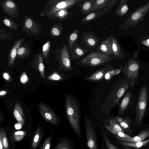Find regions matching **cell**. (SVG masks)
<instances>
[{"instance_id": "obj_1", "label": "cell", "mask_w": 149, "mask_h": 149, "mask_svg": "<svg viewBox=\"0 0 149 149\" xmlns=\"http://www.w3.org/2000/svg\"><path fill=\"white\" fill-rule=\"evenodd\" d=\"M66 114L70 125L77 134L81 138L79 125V109L75 100L72 97L67 95L65 98Z\"/></svg>"}, {"instance_id": "obj_2", "label": "cell", "mask_w": 149, "mask_h": 149, "mask_svg": "<svg viewBox=\"0 0 149 149\" xmlns=\"http://www.w3.org/2000/svg\"><path fill=\"white\" fill-rule=\"evenodd\" d=\"M130 86V81L127 78L123 77L119 80L112 88L110 93L106 99V101L105 102H108L111 108L116 107Z\"/></svg>"}, {"instance_id": "obj_3", "label": "cell", "mask_w": 149, "mask_h": 149, "mask_svg": "<svg viewBox=\"0 0 149 149\" xmlns=\"http://www.w3.org/2000/svg\"><path fill=\"white\" fill-rule=\"evenodd\" d=\"M80 1L79 0H50L47 2L40 13L41 17L48 18L60 10L69 9Z\"/></svg>"}, {"instance_id": "obj_4", "label": "cell", "mask_w": 149, "mask_h": 149, "mask_svg": "<svg viewBox=\"0 0 149 149\" xmlns=\"http://www.w3.org/2000/svg\"><path fill=\"white\" fill-rule=\"evenodd\" d=\"M149 12V1L135 10L125 20L119 29L126 31L136 26L142 21L145 15Z\"/></svg>"}, {"instance_id": "obj_5", "label": "cell", "mask_w": 149, "mask_h": 149, "mask_svg": "<svg viewBox=\"0 0 149 149\" xmlns=\"http://www.w3.org/2000/svg\"><path fill=\"white\" fill-rule=\"evenodd\" d=\"M113 59V58L109 55L101 52H94L89 53L77 64L90 67H95L106 64Z\"/></svg>"}, {"instance_id": "obj_6", "label": "cell", "mask_w": 149, "mask_h": 149, "mask_svg": "<svg viewBox=\"0 0 149 149\" xmlns=\"http://www.w3.org/2000/svg\"><path fill=\"white\" fill-rule=\"evenodd\" d=\"M148 99V91L146 85L141 88L137 103L135 117V124L139 126L141 123L146 108Z\"/></svg>"}, {"instance_id": "obj_7", "label": "cell", "mask_w": 149, "mask_h": 149, "mask_svg": "<svg viewBox=\"0 0 149 149\" xmlns=\"http://www.w3.org/2000/svg\"><path fill=\"white\" fill-rule=\"evenodd\" d=\"M56 58L62 70L68 71L72 70L67 45L63 41L60 47L58 46L55 50Z\"/></svg>"}, {"instance_id": "obj_8", "label": "cell", "mask_w": 149, "mask_h": 149, "mask_svg": "<svg viewBox=\"0 0 149 149\" xmlns=\"http://www.w3.org/2000/svg\"><path fill=\"white\" fill-rule=\"evenodd\" d=\"M140 68L139 62L134 58L130 59L123 68V73L129 80L131 88L134 86L137 79Z\"/></svg>"}, {"instance_id": "obj_9", "label": "cell", "mask_w": 149, "mask_h": 149, "mask_svg": "<svg viewBox=\"0 0 149 149\" xmlns=\"http://www.w3.org/2000/svg\"><path fill=\"white\" fill-rule=\"evenodd\" d=\"M22 31L28 36H38L42 35L43 30L41 25L29 15H26L22 27Z\"/></svg>"}, {"instance_id": "obj_10", "label": "cell", "mask_w": 149, "mask_h": 149, "mask_svg": "<svg viewBox=\"0 0 149 149\" xmlns=\"http://www.w3.org/2000/svg\"><path fill=\"white\" fill-rule=\"evenodd\" d=\"M2 11L8 16L14 19H18L19 16L17 5L12 0H3L0 2Z\"/></svg>"}, {"instance_id": "obj_11", "label": "cell", "mask_w": 149, "mask_h": 149, "mask_svg": "<svg viewBox=\"0 0 149 149\" xmlns=\"http://www.w3.org/2000/svg\"><path fill=\"white\" fill-rule=\"evenodd\" d=\"M85 125L87 145L89 149H97L96 136L91 123L86 116L85 118Z\"/></svg>"}, {"instance_id": "obj_12", "label": "cell", "mask_w": 149, "mask_h": 149, "mask_svg": "<svg viewBox=\"0 0 149 149\" xmlns=\"http://www.w3.org/2000/svg\"><path fill=\"white\" fill-rule=\"evenodd\" d=\"M37 107L40 114L46 121L55 125H57V118L49 107L42 102L39 103Z\"/></svg>"}, {"instance_id": "obj_13", "label": "cell", "mask_w": 149, "mask_h": 149, "mask_svg": "<svg viewBox=\"0 0 149 149\" xmlns=\"http://www.w3.org/2000/svg\"><path fill=\"white\" fill-rule=\"evenodd\" d=\"M113 6H111L93 11L83 18L81 20V22L83 23H86L95 20L109 12Z\"/></svg>"}, {"instance_id": "obj_14", "label": "cell", "mask_w": 149, "mask_h": 149, "mask_svg": "<svg viewBox=\"0 0 149 149\" xmlns=\"http://www.w3.org/2000/svg\"><path fill=\"white\" fill-rule=\"evenodd\" d=\"M32 67L36 70L40 74L41 77L45 79V69L42 56L41 53L37 54L32 63Z\"/></svg>"}, {"instance_id": "obj_15", "label": "cell", "mask_w": 149, "mask_h": 149, "mask_svg": "<svg viewBox=\"0 0 149 149\" xmlns=\"http://www.w3.org/2000/svg\"><path fill=\"white\" fill-rule=\"evenodd\" d=\"M25 39L19 38L14 43L10 51L8 57V64L10 67L12 66L15 59L16 57L17 52L22 43Z\"/></svg>"}, {"instance_id": "obj_16", "label": "cell", "mask_w": 149, "mask_h": 149, "mask_svg": "<svg viewBox=\"0 0 149 149\" xmlns=\"http://www.w3.org/2000/svg\"><path fill=\"white\" fill-rule=\"evenodd\" d=\"M82 40L84 45L90 48L95 47L97 45L99 38L97 37L92 32L87 31L81 36Z\"/></svg>"}, {"instance_id": "obj_17", "label": "cell", "mask_w": 149, "mask_h": 149, "mask_svg": "<svg viewBox=\"0 0 149 149\" xmlns=\"http://www.w3.org/2000/svg\"><path fill=\"white\" fill-rule=\"evenodd\" d=\"M113 67L111 65L105 66L103 68L95 72L90 76L85 77V79L88 81H97L101 80L104 78L107 72L109 70L112 69Z\"/></svg>"}, {"instance_id": "obj_18", "label": "cell", "mask_w": 149, "mask_h": 149, "mask_svg": "<svg viewBox=\"0 0 149 149\" xmlns=\"http://www.w3.org/2000/svg\"><path fill=\"white\" fill-rule=\"evenodd\" d=\"M117 0H95L89 12L114 6L117 3Z\"/></svg>"}, {"instance_id": "obj_19", "label": "cell", "mask_w": 149, "mask_h": 149, "mask_svg": "<svg viewBox=\"0 0 149 149\" xmlns=\"http://www.w3.org/2000/svg\"><path fill=\"white\" fill-rule=\"evenodd\" d=\"M112 36L108 37L101 43L97 49L100 52L109 55L113 54Z\"/></svg>"}, {"instance_id": "obj_20", "label": "cell", "mask_w": 149, "mask_h": 149, "mask_svg": "<svg viewBox=\"0 0 149 149\" xmlns=\"http://www.w3.org/2000/svg\"><path fill=\"white\" fill-rule=\"evenodd\" d=\"M88 50H86L75 44L70 51L71 61L77 60L84 55Z\"/></svg>"}, {"instance_id": "obj_21", "label": "cell", "mask_w": 149, "mask_h": 149, "mask_svg": "<svg viewBox=\"0 0 149 149\" xmlns=\"http://www.w3.org/2000/svg\"><path fill=\"white\" fill-rule=\"evenodd\" d=\"M131 96L132 93L130 91L126 93L119 105L118 112V115L124 114L127 109Z\"/></svg>"}, {"instance_id": "obj_22", "label": "cell", "mask_w": 149, "mask_h": 149, "mask_svg": "<svg viewBox=\"0 0 149 149\" xmlns=\"http://www.w3.org/2000/svg\"><path fill=\"white\" fill-rule=\"evenodd\" d=\"M13 115L18 123H21L23 126L25 121V116L21 106L17 102L15 103Z\"/></svg>"}, {"instance_id": "obj_23", "label": "cell", "mask_w": 149, "mask_h": 149, "mask_svg": "<svg viewBox=\"0 0 149 149\" xmlns=\"http://www.w3.org/2000/svg\"><path fill=\"white\" fill-rule=\"evenodd\" d=\"M112 49L113 54L116 60L122 59L125 55L123 53L122 50L117 39L113 36H112Z\"/></svg>"}, {"instance_id": "obj_24", "label": "cell", "mask_w": 149, "mask_h": 149, "mask_svg": "<svg viewBox=\"0 0 149 149\" xmlns=\"http://www.w3.org/2000/svg\"><path fill=\"white\" fill-rule=\"evenodd\" d=\"M149 136V129H148L141 131L136 136L123 139L122 141L131 143L139 142L144 141Z\"/></svg>"}, {"instance_id": "obj_25", "label": "cell", "mask_w": 149, "mask_h": 149, "mask_svg": "<svg viewBox=\"0 0 149 149\" xmlns=\"http://www.w3.org/2000/svg\"><path fill=\"white\" fill-rule=\"evenodd\" d=\"M127 0H121L114 14L118 17H123L127 12L129 7L127 4Z\"/></svg>"}, {"instance_id": "obj_26", "label": "cell", "mask_w": 149, "mask_h": 149, "mask_svg": "<svg viewBox=\"0 0 149 149\" xmlns=\"http://www.w3.org/2000/svg\"><path fill=\"white\" fill-rule=\"evenodd\" d=\"M68 9L64 8L58 10L48 18L53 21H58L65 19L69 15Z\"/></svg>"}, {"instance_id": "obj_27", "label": "cell", "mask_w": 149, "mask_h": 149, "mask_svg": "<svg viewBox=\"0 0 149 149\" xmlns=\"http://www.w3.org/2000/svg\"><path fill=\"white\" fill-rule=\"evenodd\" d=\"M114 118L124 130L130 128L131 124V120L130 118L127 117L124 118L116 116Z\"/></svg>"}, {"instance_id": "obj_28", "label": "cell", "mask_w": 149, "mask_h": 149, "mask_svg": "<svg viewBox=\"0 0 149 149\" xmlns=\"http://www.w3.org/2000/svg\"><path fill=\"white\" fill-rule=\"evenodd\" d=\"M118 141L121 145L125 147V148H127L128 147H132L136 148H138L149 143V139L143 141L134 143L128 142L120 141Z\"/></svg>"}, {"instance_id": "obj_29", "label": "cell", "mask_w": 149, "mask_h": 149, "mask_svg": "<svg viewBox=\"0 0 149 149\" xmlns=\"http://www.w3.org/2000/svg\"><path fill=\"white\" fill-rule=\"evenodd\" d=\"M79 33L78 30L75 29L72 31L68 36V44L70 51L71 50L74 44H75L78 38Z\"/></svg>"}, {"instance_id": "obj_30", "label": "cell", "mask_w": 149, "mask_h": 149, "mask_svg": "<svg viewBox=\"0 0 149 149\" xmlns=\"http://www.w3.org/2000/svg\"><path fill=\"white\" fill-rule=\"evenodd\" d=\"M63 30V26L61 24H54L50 29V34L53 38L58 37L61 35Z\"/></svg>"}, {"instance_id": "obj_31", "label": "cell", "mask_w": 149, "mask_h": 149, "mask_svg": "<svg viewBox=\"0 0 149 149\" xmlns=\"http://www.w3.org/2000/svg\"><path fill=\"white\" fill-rule=\"evenodd\" d=\"M31 49L27 46H23L18 49L16 58L17 59L24 58L30 55Z\"/></svg>"}, {"instance_id": "obj_32", "label": "cell", "mask_w": 149, "mask_h": 149, "mask_svg": "<svg viewBox=\"0 0 149 149\" xmlns=\"http://www.w3.org/2000/svg\"><path fill=\"white\" fill-rule=\"evenodd\" d=\"M95 0H87L85 1L81 4L80 10L82 14L85 15L89 13Z\"/></svg>"}, {"instance_id": "obj_33", "label": "cell", "mask_w": 149, "mask_h": 149, "mask_svg": "<svg viewBox=\"0 0 149 149\" xmlns=\"http://www.w3.org/2000/svg\"><path fill=\"white\" fill-rule=\"evenodd\" d=\"M3 22L8 28L12 30L17 29L19 26L18 24L15 21L6 17H4Z\"/></svg>"}, {"instance_id": "obj_34", "label": "cell", "mask_w": 149, "mask_h": 149, "mask_svg": "<svg viewBox=\"0 0 149 149\" xmlns=\"http://www.w3.org/2000/svg\"><path fill=\"white\" fill-rule=\"evenodd\" d=\"M41 136L40 129L39 127H38L36 129L32 141L31 146L32 148L35 149L38 146L40 141Z\"/></svg>"}, {"instance_id": "obj_35", "label": "cell", "mask_w": 149, "mask_h": 149, "mask_svg": "<svg viewBox=\"0 0 149 149\" xmlns=\"http://www.w3.org/2000/svg\"><path fill=\"white\" fill-rule=\"evenodd\" d=\"M51 45L50 41H47L43 45L42 49V55L43 58L45 59H49L48 56Z\"/></svg>"}, {"instance_id": "obj_36", "label": "cell", "mask_w": 149, "mask_h": 149, "mask_svg": "<svg viewBox=\"0 0 149 149\" xmlns=\"http://www.w3.org/2000/svg\"><path fill=\"white\" fill-rule=\"evenodd\" d=\"M109 125L114 130L124 132L125 130L123 129L113 118H109L108 119Z\"/></svg>"}, {"instance_id": "obj_37", "label": "cell", "mask_w": 149, "mask_h": 149, "mask_svg": "<svg viewBox=\"0 0 149 149\" xmlns=\"http://www.w3.org/2000/svg\"><path fill=\"white\" fill-rule=\"evenodd\" d=\"M12 38V34L7 32L6 29H0V39L3 41L9 40Z\"/></svg>"}, {"instance_id": "obj_38", "label": "cell", "mask_w": 149, "mask_h": 149, "mask_svg": "<svg viewBox=\"0 0 149 149\" xmlns=\"http://www.w3.org/2000/svg\"><path fill=\"white\" fill-rule=\"evenodd\" d=\"M121 71V70L119 69H112L107 72L105 75L104 78L105 79L108 80L113 76L119 74Z\"/></svg>"}, {"instance_id": "obj_39", "label": "cell", "mask_w": 149, "mask_h": 149, "mask_svg": "<svg viewBox=\"0 0 149 149\" xmlns=\"http://www.w3.org/2000/svg\"><path fill=\"white\" fill-rule=\"evenodd\" d=\"M26 131H23L15 132L13 135L15 141H19L21 140L26 135Z\"/></svg>"}, {"instance_id": "obj_40", "label": "cell", "mask_w": 149, "mask_h": 149, "mask_svg": "<svg viewBox=\"0 0 149 149\" xmlns=\"http://www.w3.org/2000/svg\"><path fill=\"white\" fill-rule=\"evenodd\" d=\"M55 149H70V148L67 141L64 139L57 145Z\"/></svg>"}, {"instance_id": "obj_41", "label": "cell", "mask_w": 149, "mask_h": 149, "mask_svg": "<svg viewBox=\"0 0 149 149\" xmlns=\"http://www.w3.org/2000/svg\"><path fill=\"white\" fill-rule=\"evenodd\" d=\"M0 131L2 134V141L4 149H8V143L5 131L3 128L1 129Z\"/></svg>"}, {"instance_id": "obj_42", "label": "cell", "mask_w": 149, "mask_h": 149, "mask_svg": "<svg viewBox=\"0 0 149 149\" xmlns=\"http://www.w3.org/2000/svg\"><path fill=\"white\" fill-rule=\"evenodd\" d=\"M47 78L48 79L54 81L61 80L63 79V77L56 72H54L49 76Z\"/></svg>"}, {"instance_id": "obj_43", "label": "cell", "mask_w": 149, "mask_h": 149, "mask_svg": "<svg viewBox=\"0 0 149 149\" xmlns=\"http://www.w3.org/2000/svg\"><path fill=\"white\" fill-rule=\"evenodd\" d=\"M103 138L106 145L108 149H118L111 143L109 139L105 134L103 135Z\"/></svg>"}, {"instance_id": "obj_44", "label": "cell", "mask_w": 149, "mask_h": 149, "mask_svg": "<svg viewBox=\"0 0 149 149\" xmlns=\"http://www.w3.org/2000/svg\"><path fill=\"white\" fill-rule=\"evenodd\" d=\"M51 137L49 136L46 139L42 146L41 149H50L51 146Z\"/></svg>"}, {"instance_id": "obj_45", "label": "cell", "mask_w": 149, "mask_h": 149, "mask_svg": "<svg viewBox=\"0 0 149 149\" xmlns=\"http://www.w3.org/2000/svg\"><path fill=\"white\" fill-rule=\"evenodd\" d=\"M28 81V78L25 72H23L21 74L20 77V81L21 82L24 84Z\"/></svg>"}, {"instance_id": "obj_46", "label": "cell", "mask_w": 149, "mask_h": 149, "mask_svg": "<svg viewBox=\"0 0 149 149\" xmlns=\"http://www.w3.org/2000/svg\"><path fill=\"white\" fill-rule=\"evenodd\" d=\"M141 42L143 45L149 47V37L142 38L141 40Z\"/></svg>"}, {"instance_id": "obj_47", "label": "cell", "mask_w": 149, "mask_h": 149, "mask_svg": "<svg viewBox=\"0 0 149 149\" xmlns=\"http://www.w3.org/2000/svg\"><path fill=\"white\" fill-rule=\"evenodd\" d=\"M3 77L6 80L10 81L11 78L10 74L7 72H4L3 74Z\"/></svg>"}, {"instance_id": "obj_48", "label": "cell", "mask_w": 149, "mask_h": 149, "mask_svg": "<svg viewBox=\"0 0 149 149\" xmlns=\"http://www.w3.org/2000/svg\"><path fill=\"white\" fill-rule=\"evenodd\" d=\"M0 149H4L2 141V134L1 131H0Z\"/></svg>"}, {"instance_id": "obj_49", "label": "cell", "mask_w": 149, "mask_h": 149, "mask_svg": "<svg viewBox=\"0 0 149 149\" xmlns=\"http://www.w3.org/2000/svg\"><path fill=\"white\" fill-rule=\"evenodd\" d=\"M22 126L23 125L22 124L19 123H16L14 125L15 129L17 130L20 129Z\"/></svg>"}, {"instance_id": "obj_50", "label": "cell", "mask_w": 149, "mask_h": 149, "mask_svg": "<svg viewBox=\"0 0 149 149\" xmlns=\"http://www.w3.org/2000/svg\"><path fill=\"white\" fill-rule=\"evenodd\" d=\"M7 92L5 91H0V96L1 97L6 95Z\"/></svg>"}]
</instances>
